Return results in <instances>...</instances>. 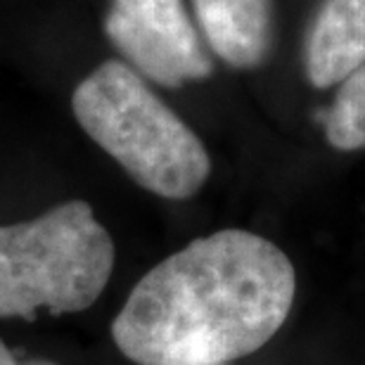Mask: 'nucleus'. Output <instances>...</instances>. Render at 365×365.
I'll return each instance as SVG.
<instances>
[{"mask_svg":"<svg viewBox=\"0 0 365 365\" xmlns=\"http://www.w3.org/2000/svg\"><path fill=\"white\" fill-rule=\"evenodd\" d=\"M76 121L138 185L164 200H190L211 173L204 143L143 74L102 62L71 95Z\"/></svg>","mask_w":365,"mask_h":365,"instance_id":"obj_2","label":"nucleus"},{"mask_svg":"<svg viewBox=\"0 0 365 365\" xmlns=\"http://www.w3.org/2000/svg\"><path fill=\"white\" fill-rule=\"evenodd\" d=\"M0 365H57V363H50V361H21L5 346V341H0Z\"/></svg>","mask_w":365,"mask_h":365,"instance_id":"obj_8","label":"nucleus"},{"mask_svg":"<svg viewBox=\"0 0 365 365\" xmlns=\"http://www.w3.org/2000/svg\"><path fill=\"white\" fill-rule=\"evenodd\" d=\"M325 140L339 152L365 150V60L334 93L325 116Z\"/></svg>","mask_w":365,"mask_h":365,"instance_id":"obj_7","label":"nucleus"},{"mask_svg":"<svg viewBox=\"0 0 365 365\" xmlns=\"http://www.w3.org/2000/svg\"><path fill=\"white\" fill-rule=\"evenodd\" d=\"M204 38L225 64L254 69L268 57L273 38L271 0H192Z\"/></svg>","mask_w":365,"mask_h":365,"instance_id":"obj_6","label":"nucleus"},{"mask_svg":"<svg viewBox=\"0 0 365 365\" xmlns=\"http://www.w3.org/2000/svg\"><path fill=\"white\" fill-rule=\"evenodd\" d=\"M363 60L365 0H325L306 38V78L313 88H332Z\"/></svg>","mask_w":365,"mask_h":365,"instance_id":"obj_5","label":"nucleus"},{"mask_svg":"<svg viewBox=\"0 0 365 365\" xmlns=\"http://www.w3.org/2000/svg\"><path fill=\"white\" fill-rule=\"evenodd\" d=\"M114 259L112 235L81 200L34 221L0 225V318L91 309L112 277Z\"/></svg>","mask_w":365,"mask_h":365,"instance_id":"obj_3","label":"nucleus"},{"mask_svg":"<svg viewBox=\"0 0 365 365\" xmlns=\"http://www.w3.org/2000/svg\"><path fill=\"white\" fill-rule=\"evenodd\" d=\"M105 34L138 74L164 88L204 81L214 71L182 0H112Z\"/></svg>","mask_w":365,"mask_h":365,"instance_id":"obj_4","label":"nucleus"},{"mask_svg":"<svg viewBox=\"0 0 365 365\" xmlns=\"http://www.w3.org/2000/svg\"><path fill=\"white\" fill-rule=\"evenodd\" d=\"M297 292L292 261L271 240L225 228L166 257L112 323L138 365H225L268 344Z\"/></svg>","mask_w":365,"mask_h":365,"instance_id":"obj_1","label":"nucleus"}]
</instances>
